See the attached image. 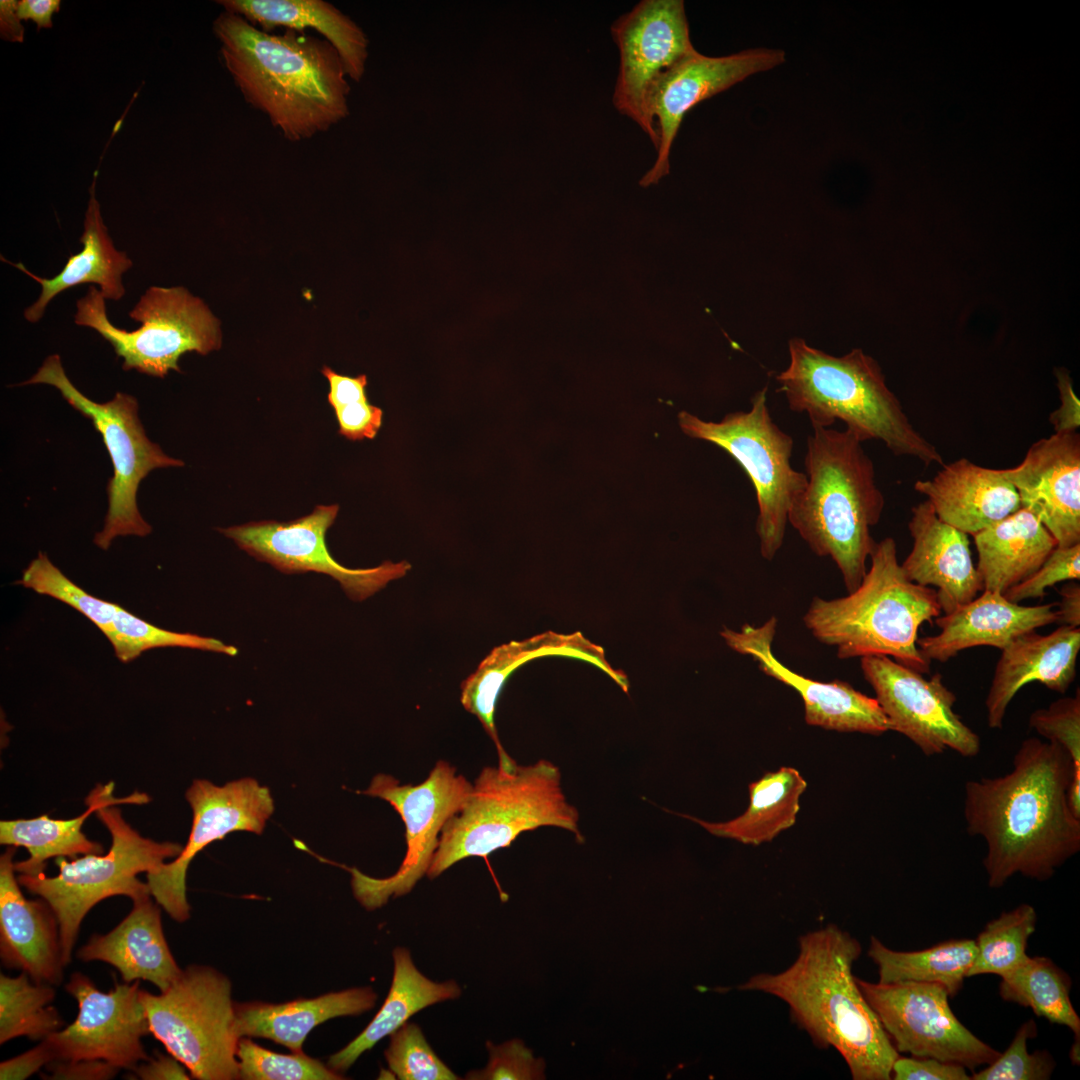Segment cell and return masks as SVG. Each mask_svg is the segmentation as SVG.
I'll return each instance as SVG.
<instances>
[{
    "mask_svg": "<svg viewBox=\"0 0 1080 1080\" xmlns=\"http://www.w3.org/2000/svg\"><path fill=\"white\" fill-rule=\"evenodd\" d=\"M578 820L552 762L517 764L510 771L484 767L464 806L444 825L426 875L433 879L463 859L486 857L543 826L565 829L582 841Z\"/></svg>",
    "mask_w": 1080,
    "mask_h": 1080,
    "instance_id": "7",
    "label": "cell"
},
{
    "mask_svg": "<svg viewBox=\"0 0 1080 1080\" xmlns=\"http://www.w3.org/2000/svg\"><path fill=\"white\" fill-rule=\"evenodd\" d=\"M95 185L96 174L89 188L84 230L80 237L83 248L79 253L69 256L59 274L52 278L39 277L23 263H12L1 256L2 261L16 267L42 287L39 298L24 311V318L31 323H36L43 317L47 305L54 297L84 283L99 285L105 299L118 301L125 295L122 275L132 267L133 262L125 252L114 247L95 196Z\"/></svg>",
    "mask_w": 1080,
    "mask_h": 1080,
    "instance_id": "30",
    "label": "cell"
},
{
    "mask_svg": "<svg viewBox=\"0 0 1080 1080\" xmlns=\"http://www.w3.org/2000/svg\"><path fill=\"white\" fill-rule=\"evenodd\" d=\"M16 0L0 1V37L9 42L24 41V26L17 14Z\"/></svg>",
    "mask_w": 1080,
    "mask_h": 1080,
    "instance_id": "57",
    "label": "cell"
},
{
    "mask_svg": "<svg viewBox=\"0 0 1080 1080\" xmlns=\"http://www.w3.org/2000/svg\"><path fill=\"white\" fill-rule=\"evenodd\" d=\"M376 1000L371 987H360L279 1004L235 1003V1031L239 1039L266 1038L292 1052H302L305 1038L317 1025L339 1016L362 1014L372 1009Z\"/></svg>",
    "mask_w": 1080,
    "mask_h": 1080,
    "instance_id": "32",
    "label": "cell"
},
{
    "mask_svg": "<svg viewBox=\"0 0 1080 1080\" xmlns=\"http://www.w3.org/2000/svg\"><path fill=\"white\" fill-rule=\"evenodd\" d=\"M807 485L794 499L788 523L820 557H830L851 593L867 571L883 513L874 463L848 430L813 428L805 455Z\"/></svg>",
    "mask_w": 1080,
    "mask_h": 1080,
    "instance_id": "4",
    "label": "cell"
},
{
    "mask_svg": "<svg viewBox=\"0 0 1080 1080\" xmlns=\"http://www.w3.org/2000/svg\"><path fill=\"white\" fill-rule=\"evenodd\" d=\"M973 538L983 590L1001 594L1030 577L1057 546L1044 525L1022 507Z\"/></svg>",
    "mask_w": 1080,
    "mask_h": 1080,
    "instance_id": "33",
    "label": "cell"
},
{
    "mask_svg": "<svg viewBox=\"0 0 1080 1080\" xmlns=\"http://www.w3.org/2000/svg\"><path fill=\"white\" fill-rule=\"evenodd\" d=\"M766 393L764 387L752 397L749 411L727 414L720 422L683 411L679 424L685 434L719 446L743 468L758 504L760 554L771 561L783 544L791 504L806 487L807 476L791 465L793 438L773 421Z\"/></svg>",
    "mask_w": 1080,
    "mask_h": 1080,
    "instance_id": "11",
    "label": "cell"
},
{
    "mask_svg": "<svg viewBox=\"0 0 1080 1080\" xmlns=\"http://www.w3.org/2000/svg\"><path fill=\"white\" fill-rule=\"evenodd\" d=\"M74 322L94 329L123 359V369L165 377L181 372L179 358L186 352L206 355L222 344L219 320L208 306L181 286H150L129 312L141 325L127 331L113 325L105 298L91 285L76 303Z\"/></svg>",
    "mask_w": 1080,
    "mask_h": 1080,
    "instance_id": "10",
    "label": "cell"
},
{
    "mask_svg": "<svg viewBox=\"0 0 1080 1080\" xmlns=\"http://www.w3.org/2000/svg\"><path fill=\"white\" fill-rule=\"evenodd\" d=\"M384 1055L389 1069L400 1080L459 1079L436 1055L416 1023L406 1022L393 1032Z\"/></svg>",
    "mask_w": 1080,
    "mask_h": 1080,
    "instance_id": "43",
    "label": "cell"
},
{
    "mask_svg": "<svg viewBox=\"0 0 1080 1080\" xmlns=\"http://www.w3.org/2000/svg\"><path fill=\"white\" fill-rule=\"evenodd\" d=\"M322 374L329 382L327 398L333 410L352 403L368 401L366 375L345 376L327 366L323 367Z\"/></svg>",
    "mask_w": 1080,
    "mask_h": 1080,
    "instance_id": "53",
    "label": "cell"
},
{
    "mask_svg": "<svg viewBox=\"0 0 1080 1080\" xmlns=\"http://www.w3.org/2000/svg\"><path fill=\"white\" fill-rule=\"evenodd\" d=\"M856 981L898 1052L958 1063L973 1070L1000 1055L957 1019L942 985Z\"/></svg>",
    "mask_w": 1080,
    "mask_h": 1080,
    "instance_id": "14",
    "label": "cell"
},
{
    "mask_svg": "<svg viewBox=\"0 0 1080 1080\" xmlns=\"http://www.w3.org/2000/svg\"><path fill=\"white\" fill-rule=\"evenodd\" d=\"M1001 651L985 699L991 729L1002 728L1009 704L1026 684L1039 682L1061 694L1069 689L1076 676L1080 629L1060 625L1047 635L1030 631Z\"/></svg>",
    "mask_w": 1080,
    "mask_h": 1080,
    "instance_id": "27",
    "label": "cell"
},
{
    "mask_svg": "<svg viewBox=\"0 0 1080 1080\" xmlns=\"http://www.w3.org/2000/svg\"><path fill=\"white\" fill-rule=\"evenodd\" d=\"M53 985L33 981L22 972L16 977L0 974V1044L26 1037L42 1041L62 1029L64 1021L52 1005Z\"/></svg>",
    "mask_w": 1080,
    "mask_h": 1080,
    "instance_id": "39",
    "label": "cell"
},
{
    "mask_svg": "<svg viewBox=\"0 0 1080 1080\" xmlns=\"http://www.w3.org/2000/svg\"><path fill=\"white\" fill-rule=\"evenodd\" d=\"M15 846L0 857V958L4 966L33 981L58 985L63 979L59 923L42 898L27 899L15 876Z\"/></svg>",
    "mask_w": 1080,
    "mask_h": 1080,
    "instance_id": "24",
    "label": "cell"
},
{
    "mask_svg": "<svg viewBox=\"0 0 1080 1080\" xmlns=\"http://www.w3.org/2000/svg\"><path fill=\"white\" fill-rule=\"evenodd\" d=\"M1060 601L1057 603L1058 622L1061 625L1079 628L1080 626V585L1078 582L1064 584L1060 589Z\"/></svg>",
    "mask_w": 1080,
    "mask_h": 1080,
    "instance_id": "56",
    "label": "cell"
},
{
    "mask_svg": "<svg viewBox=\"0 0 1080 1080\" xmlns=\"http://www.w3.org/2000/svg\"><path fill=\"white\" fill-rule=\"evenodd\" d=\"M911 514L913 546L901 567L910 581L936 587L942 612L950 613L983 591L968 534L939 519L928 500L913 506Z\"/></svg>",
    "mask_w": 1080,
    "mask_h": 1080,
    "instance_id": "25",
    "label": "cell"
},
{
    "mask_svg": "<svg viewBox=\"0 0 1080 1080\" xmlns=\"http://www.w3.org/2000/svg\"><path fill=\"white\" fill-rule=\"evenodd\" d=\"M776 628L777 619L771 617L758 627L744 624L739 631L725 628L721 636L732 650L750 656L763 673L798 692L808 725L871 735H881L891 730L875 698L861 693L845 681L821 682L781 663L772 650Z\"/></svg>",
    "mask_w": 1080,
    "mask_h": 1080,
    "instance_id": "21",
    "label": "cell"
},
{
    "mask_svg": "<svg viewBox=\"0 0 1080 1080\" xmlns=\"http://www.w3.org/2000/svg\"><path fill=\"white\" fill-rule=\"evenodd\" d=\"M914 490L927 497L939 519L972 536L1021 508L999 469L967 458L944 463L932 478L917 480Z\"/></svg>",
    "mask_w": 1080,
    "mask_h": 1080,
    "instance_id": "28",
    "label": "cell"
},
{
    "mask_svg": "<svg viewBox=\"0 0 1080 1080\" xmlns=\"http://www.w3.org/2000/svg\"><path fill=\"white\" fill-rule=\"evenodd\" d=\"M999 473L1016 489L1021 507L1044 525L1057 546L1080 543L1078 432L1039 439L1020 464Z\"/></svg>",
    "mask_w": 1080,
    "mask_h": 1080,
    "instance_id": "22",
    "label": "cell"
},
{
    "mask_svg": "<svg viewBox=\"0 0 1080 1080\" xmlns=\"http://www.w3.org/2000/svg\"><path fill=\"white\" fill-rule=\"evenodd\" d=\"M972 939H951L920 951L903 952L871 937L868 956L878 967L880 983L914 981L942 985L950 997L961 990L976 957Z\"/></svg>",
    "mask_w": 1080,
    "mask_h": 1080,
    "instance_id": "37",
    "label": "cell"
},
{
    "mask_svg": "<svg viewBox=\"0 0 1080 1080\" xmlns=\"http://www.w3.org/2000/svg\"><path fill=\"white\" fill-rule=\"evenodd\" d=\"M225 11L241 15L251 24L269 32L284 27L299 32L312 28L338 52L354 82L364 76L369 40L350 17L324 0H217Z\"/></svg>",
    "mask_w": 1080,
    "mask_h": 1080,
    "instance_id": "31",
    "label": "cell"
},
{
    "mask_svg": "<svg viewBox=\"0 0 1080 1080\" xmlns=\"http://www.w3.org/2000/svg\"><path fill=\"white\" fill-rule=\"evenodd\" d=\"M1029 726L1048 741L1060 744L1073 763L1071 781L1080 782V693L1057 699L1033 711Z\"/></svg>",
    "mask_w": 1080,
    "mask_h": 1080,
    "instance_id": "45",
    "label": "cell"
},
{
    "mask_svg": "<svg viewBox=\"0 0 1080 1080\" xmlns=\"http://www.w3.org/2000/svg\"><path fill=\"white\" fill-rule=\"evenodd\" d=\"M1073 775L1068 752L1054 741H1022L1008 773L964 787L967 831L986 844L988 886L1012 876L1045 881L1080 850V818L1069 808Z\"/></svg>",
    "mask_w": 1080,
    "mask_h": 1080,
    "instance_id": "1",
    "label": "cell"
},
{
    "mask_svg": "<svg viewBox=\"0 0 1080 1080\" xmlns=\"http://www.w3.org/2000/svg\"><path fill=\"white\" fill-rule=\"evenodd\" d=\"M785 52L750 49L722 57H709L697 50L671 67L658 81L648 99V113L654 123L658 144L656 160L639 185L657 184L670 170V152L685 114L700 103L748 76L785 62Z\"/></svg>",
    "mask_w": 1080,
    "mask_h": 1080,
    "instance_id": "20",
    "label": "cell"
},
{
    "mask_svg": "<svg viewBox=\"0 0 1080 1080\" xmlns=\"http://www.w3.org/2000/svg\"><path fill=\"white\" fill-rule=\"evenodd\" d=\"M392 984L381 1009L369 1025L343 1049L330 1056L328 1067L341 1074L381 1039L398 1030L420 1010L461 995L457 982H434L414 965L410 951L404 947L393 950Z\"/></svg>",
    "mask_w": 1080,
    "mask_h": 1080,
    "instance_id": "34",
    "label": "cell"
},
{
    "mask_svg": "<svg viewBox=\"0 0 1080 1080\" xmlns=\"http://www.w3.org/2000/svg\"><path fill=\"white\" fill-rule=\"evenodd\" d=\"M861 945L830 924L799 938L794 962L779 973H758L739 986L788 1004L793 1020L813 1042L833 1047L854 1080H889L899 1056L864 998L852 968Z\"/></svg>",
    "mask_w": 1080,
    "mask_h": 1080,
    "instance_id": "3",
    "label": "cell"
},
{
    "mask_svg": "<svg viewBox=\"0 0 1080 1080\" xmlns=\"http://www.w3.org/2000/svg\"><path fill=\"white\" fill-rule=\"evenodd\" d=\"M806 788L795 768L781 767L749 785L750 802L742 815L720 823L689 818L715 836L758 846L795 824Z\"/></svg>",
    "mask_w": 1080,
    "mask_h": 1080,
    "instance_id": "35",
    "label": "cell"
},
{
    "mask_svg": "<svg viewBox=\"0 0 1080 1080\" xmlns=\"http://www.w3.org/2000/svg\"><path fill=\"white\" fill-rule=\"evenodd\" d=\"M1056 606V602L1024 606L999 592L983 590L970 602L938 616L934 623L940 632L918 638L917 646L929 661L940 662L976 646L1002 650L1022 634L1058 622Z\"/></svg>",
    "mask_w": 1080,
    "mask_h": 1080,
    "instance_id": "26",
    "label": "cell"
},
{
    "mask_svg": "<svg viewBox=\"0 0 1080 1080\" xmlns=\"http://www.w3.org/2000/svg\"><path fill=\"white\" fill-rule=\"evenodd\" d=\"M53 1060H55L54 1053L47 1040L44 1039L40 1041L37 1046L26 1052L2 1061L0 1063V1079H27L37 1073L41 1068L46 1067Z\"/></svg>",
    "mask_w": 1080,
    "mask_h": 1080,
    "instance_id": "52",
    "label": "cell"
},
{
    "mask_svg": "<svg viewBox=\"0 0 1080 1080\" xmlns=\"http://www.w3.org/2000/svg\"><path fill=\"white\" fill-rule=\"evenodd\" d=\"M865 680L892 731L911 740L925 756L951 749L963 757L977 756L981 740L953 710L956 695L935 673L929 679L890 657L861 658Z\"/></svg>",
    "mask_w": 1080,
    "mask_h": 1080,
    "instance_id": "17",
    "label": "cell"
},
{
    "mask_svg": "<svg viewBox=\"0 0 1080 1080\" xmlns=\"http://www.w3.org/2000/svg\"><path fill=\"white\" fill-rule=\"evenodd\" d=\"M19 583L76 609L91 620L112 645L124 640L138 619L119 605L96 598L82 590L43 552H39L23 571Z\"/></svg>",
    "mask_w": 1080,
    "mask_h": 1080,
    "instance_id": "40",
    "label": "cell"
},
{
    "mask_svg": "<svg viewBox=\"0 0 1080 1080\" xmlns=\"http://www.w3.org/2000/svg\"><path fill=\"white\" fill-rule=\"evenodd\" d=\"M611 34L620 57L613 104L642 129L656 149L658 135L648 113L649 96L671 67L696 50L684 2L642 0L612 24Z\"/></svg>",
    "mask_w": 1080,
    "mask_h": 1080,
    "instance_id": "15",
    "label": "cell"
},
{
    "mask_svg": "<svg viewBox=\"0 0 1080 1080\" xmlns=\"http://www.w3.org/2000/svg\"><path fill=\"white\" fill-rule=\"evenodd\" d=\"M789 354L788 368L777 376L779 391L792 411L806 413L813 428L841 420L862 443L878 440L896 456L915 458L925 466L944 464L887 387L878 363L861 349L836 357L794 338Z\"/></svg>",
    "mask_w": 1080,
    "mask_h": 1080,
    "instance_id": "5",
    "label": "cell"
},
{
    "mask_svg": "<svg viewBox=\"0 0 1080 1080\" xmlns=\"http://www.w3.org/2000/svg\"><path fill=\"white\" fill-rule=\"evenodd\" d=\"M1056 377L1060 395V406L1050 414L1049 421L1056 434L1077 432L1080 426L1079 399L1075 394L1068 373L1058 370Z\"/></svg>",
    "mask_w": 1080,
    "mask_h": 1080,
    "instance_id": "51",
    "label": "cell"
},
{
    "mask_svg": "<svg viewBox=\"0 0 1080 1080\" xmlns=\"http://www.w3.org/2000/svg\"><path fill=\"white\" fill-rule=\"evenodd\" d=\"M25 384L54 386L75 410L91 420L102 436L114 474L107 484L105 524L96 534L94 543L107 550L118 536L150 534L152 528L137 506L139 485L152 470L182 466L183 462L165 454L147 437L138 417L135 397L117 392L105 403L89 399L67 377L57 354L48 356L38 371L21 385Z\"/></svg>",
    "mask_w": 1080,
    "mask_h": 1080,
    "instance_id": "12",
    "label": "cell"
},
{
    "mask_svg": "<svg viewBox=\"0 0 1080 1080\" xmlns=\"http://www.w3.org/2000/svg\"><path fill=\"white\" fill-rule=\"evenodd\" d=\"M471 789L472 784L445 761H438L417 785L400 784L386 774L372 779L363 794L394 807L405 825L407 849L399 869L389 877L375 878L355 867L349 869L354 896L363 907H382L390 898L409 893L427 874L444 825L464 806Z\"/></svg>",
    "mask_w": 1080,
    "mask_h": 1080,
    "instance_id": "13",
    "label": "cell"
},
{
    "mask_svg": "<svg viewBox=\"0 0 1080 1080\" xmlns=\"http://www.w3.org/2000/svg\"><path fill=\"white\" fill-rule=\"evenodd\" d=\"M1037 1035V1025L1026 1021L1015 1034L1011 1044L988 1066L974 1072L973 1080H1047L1055 1068L1053 1057L1047 1051L1029 1053L1027 1041Z\"/></svg>",
    "mask_w": 1080,
    "mask_h": 1080,
    "instance_id": "44",
    "label": "cell"
},
{
    "mask_svg": "<svg viewBox=\"0 0 1080 1080\" xmlns=\"http://www.w3.org/2000/svg\"><path fill=\"white\" fill-rule=\"evenodd\" d=\"M562 656L586 661L614 680L625 692L628 678L615 670L605 658L602 647L581 632L561 634L547 631L521 641H511L492 649L477 669L461 684V704L481 722L496 746L498 767L512 770L517 763L503 748L496 729L495 712L500 693L508 678L523 664L536 658Z\"/></svg>",
    "mask_w": 1080,
    "mask_h": 1080,
    "instance_id": "23",
    "label": "cell"
},
{
    "mask_svg": "<svg viewBox=\"0 0 1080 1080\" xmlns=\"http://www.w3.org/2000/svg\"><path fill=\"white\" fill-rule=\"evenodd\" d=\"M183 1064L176 1058L167 1055H163L158 1051H154L153 1057L148 1060L139 1063L130 1075L133 1079L141 1080H169V1079H190V1076L185 1072Z\"/></svg>",
    "mask_w": 1080,
    "mask_h": 1080,
    "instance_id": "54",
    "label": "cell"
},
{
    "mask_svg": "<svg viewBox=\"0 0 1080 1080\" xmlns=\"http://www.w3.org/2000/svg\"><path fill=\"white\" fill-rule=\"evenodd\" d=\"M60 8V0H20L17 4V14L21 20L33 21L39 31L53 26L52 17L60 11Z\"/></svg>",
    "mask_w": 1080,
    "mask_h": 1080,
    "instance_id": "55",
    "label": "cell"
},
{
    "mask_svg": "<svg viewBox=\"0 0 1080 1080\" xmlns=\"http://www.w3.org/2000/svg\"><path fill=\"white\" fill-rule=\"evenodd\" d=\"M151 1034L199 1080L239 1078L231 982L211 966L193 964L164 991L141 989Z\"/></svg>",
    "mask_w": 1080,
    "mask_h": 1080,
    "instance_id": "9",
    "label": "cell"
},
{
    "mask_svg": "<svg viewBox=\"0 0 1080 1080\" xmlns=\"http://www.w3.org/2000/svg\"><path fill=\"white\" fill-rule=\"evenodd\" d=\"M860 585L847 596L814 597L803 616L813 637L835 647L837 657L887 656L921 674L930 662L917 646L918 631L941 615L936 590L918 585L905 575L896 542H876Z\"/></svg>",
    "mask_w": 1080,
    "mask_h": 1080,
    "instance_id": "6",
    "label": "cell"
},
{
    "mask_svg": "<svg viewBox=\"0 0 1080 1080\" xmlns=\"http://www.w3.org/2000/svg\"><path fill=\"white\" fill-rule=\"evenodd\" d=\"M1036 923V910L1029 904H1021L987 923L975 940L977 953L967 977H1003L1017 969L1028 958L1027 943Z\"/></svg>",
    "mask_w": 1080,
    "mask_h": 1080,
    "instance_id": "41",
    "label": "cell"
},
{
    "mask_svg": "<svg viewBox=\"0 0 1080 1080\" xmlns=\"http://www.w3.org/2000/svg\"><path fill=\"white\" fill-rule=\"evenodd\" d=\"M236 1056L239 1078L245 1080H339L344 1077L302 1052L279 1054L242 1037Z\"/></svg>",
    "mask_w": 1080,
    "mask_h": 1080,
    "instance_id": "42",
    "label": "cell"
},
{
    "mask_svg": "<svg viewBox=\"0 0 1080 1080\" xmlns=\"http://www.w3.org/2000/svg\"><path fill=\"white\" fill-rule=\"evenodd\" d=\"M133 902L127 916L105 934H94L77 951L84 961H102L113 966L126 983L148 981L160 991L181 974L166 941L161 909L145 895Z\"/></svg>",
    "mask_w": 1080,
    "mask_h": 1080,
    "instance_id": "29",
    "label": "cell"
},
{
    "mask_svg": "<svg viewBox=\"0 0 1080 1080\" xmlns=\"http://www.w3.org/2000/svg\"><path fill=\"white\" fill-rule=\"evenodd\" d=\"M891 1079L894 1080H969L965 1067L932 1057H901L895 1059Z\"/></svg>",
    "mask_w": 1080,
    "mask_h": 1080,
    "instance_id": "48",
    "label": "cell"
},
{
    "mask_svg": "<svg viewBox=\"0 0 1080 1080\" xmlns=\"http://www.w3.org/2000/svg\"><path fill=\"white\" fill-rule=\"evenodd\" d=\"M113 790L112 782L103 785L102 801L95 811L112 838L105 855L85 854L72 861L57 857L55 863L59 873L56 876L48 877L42 872L17 877L21 886L44 899L54 911L59 923L64 966L71 962L83 919L97 903L117 895L127 896L132 901L149 895L147 883L140 881L137 875L156 870L166 859L176 858L183 849L175 842H158L141 836L115 806L147 803L146 794L134 793L118 799L112 795Z\"/></svg>",
    "mask_w": 1080,
    "mask_h": 1080,
    "instance_id": "8",
    "label": "cell"
},
{
    "mask_svg": "<svg viewBox=\"0 0 1080 1080\" xmlns=\"http://www.w3.org/2000/svg\"><path fill=\"white\" fill-rule=\"evenodd\" d=\"M489 1062L482 1070H473L466 1075L471 1080H533L544 1079L545 1064L537 1059L521 1040L513 1039L500 1045L486 1043Z\"/></svg>",
    "mask_w": 1080,
    "mask_h": 1080,
    "instance_id": "47",
    "label": "cell"
},
{
    "mask_svg": "<svg viewBox=\"0 0 1080 1080\" xmlns=\"http://www.w3.org/2000/svg\"><path fill=\"white\" fill-rule=\"evenodd\" d=\"M77 1001L76 1019L46 1038L55 1060L99 1059L133 1070L148 1060L142 1039L151 1034L140 981L116 983L109 992L74 972L65 985Z\"/></svg>",
    "mask_w": 1080,
    "mask_h": 1080,
    "instance_id": "19",
    "label": "cell"
},
{
    "mask_svg": "<svg viewBox=\"0 0 1080 1080\" xmlns=\"http://www.w3.org/2000/svg\"><path fill=\"white\" fill-rule=\"evenodd\" d=\"M338 511L337 504L318 505L310 514L292 521H257L218 530L249 555L283 573L313 571L329 575L354 601L365 600L388 582L407 574L411 565L405 560H386L376 567L357 569L338 563L325 540Z\"/></svg>",
    "mask_w": 1080,
    "mask_h": 1080,
    "instance_id": "16",
    "label": "cell"
},
{
    "mask_svg": "<svg viewBox=\"0 0 1080 1080\" xmlns=\"http://www.w3.org/2000/svg\"><path fill=\"white\" fill-rule=\"evenodd\" d=\"M1080 579V543L1056 546L1042 565L1027 579L1009 588L1003 595L1018 603L1031 598H1042L1048 587L1062 581Z\"/></svg>",
    "mask_w": 1080,
    "mask_h": 1080,
    "instance_id": "46",
    "label": "cell"
},
{
    "mask_svg": "<svg viewBox=\"0 0 1080 1080\" xmlns=\"http://www.w3.org/2000/svg\"><path fill=\"white\" fill-rule=\"evenodd\" d=\"M212 30L244 100L288 141L310 139L349 115L347 74L325 39L292 29L271 34L225 10Z\"/></svg>",
    "mask_w": 1080,
    "mask_h": 1080,
    "instance_id": "2",
    "label": "cell"
},
{
    "mask_svg": "<svg viewBox=\"0 0 1080 1080\" xmlns=\"http://www.w3.org/2000/svg\"><path fill=\"white\" fill-rule=\"evenodd\" d=\"M186 798L193 811L186 845L173 861L146 873L151 896L179 923L190 917L186 874L194 857L207 845L231 832L261 834L274 811L270 790L252 778L234 780L223 786L196 779L188 788Z\"/></svg>",
    "mask_w": 1080,
    "mask_h": 1080,
    "instance_id": "18",
    "label": "cell"
},
{
    "mask_svg": "<svg viewBox=\"0 0 1080 1080\" xmlns=\"http://www.w3.org/2000/svg\"><path fill=\"white\" fill-rule=\"evenodd\" d=\"M102 791L103 785L96 786L86 797L87 810L73 819L58 820L43 815L32 819L2 820L0 843L22 846L29 852L28 859L15 862V871L36 875L44 872L50 858L101 854L102 845L89 840L82 832V826L89 814L100 806Z\"/></svg>",
    "mask_w": 1080,
    "mask_h": 1080,
    "instance_id": "36",
    "label": "cell"
},
{
    "mask_svg": "<svg viewBox=\"0 0 1080 1080\" xmlns=\"http://www.w3.org/2000/svg\"><path fill=\"white\" fill-rule=\"evenodd\" d=\"M339 433L352 441L373 439L383 419L381 408L369 401L352 403L334 410Z\"/></svg>",
    "mask_w": 1080,
    "mask_h": 1080,
    "instance_id": "49",
    "label": "cell"
},
{
    "mask_svg": "<svg viewBox=\"0 0 1080 1080\" xmlns=\"http://www.w3.org/2000/svg\"><path fill=\"white\" fill-rule=\"evenodd\" d=\"M45 1068L41 1077L49 1080H108L120 1070L99 1059L53 1060Z\"/></svg>",
    "mask_w": 1080,
    "mask_h": 1080,
    "instance_id": "50",
    "label": "cell"
},
{
    "mask_svg": "<svg viewBox=\"0 0 1080 1080\" xmlns=\"http://www.w3.org/2000/svg\"><path fill=\"white\" fill-rule=\"evenodd\" d=\"M1071 979L1051 959L1029 957L1014 971L1001 977L1003 1000L1030 1007L1051 1023L1070 1028L1079 1041L1080 1018L1070 1000Z\"/></svg>",
    "mask_w": 1080,
    "mask_h": 1080,
    "instance_id": "38",
    "label": "cell"
}]
</instances>
